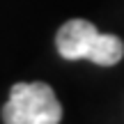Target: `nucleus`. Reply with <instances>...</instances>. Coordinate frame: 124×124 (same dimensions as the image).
I'll use <instances>...</instances> for the list:
<instances>
[{
  "label": "nucleus",
  "mask_w": 124,
  "mask_h": 124,
  "mask_svg": "<svg viewBox=\"0 0 124 124\" xmlns=\"http://www.w3.org/2000/svg\"><path fill=\"white\" fill-rule=\"evenodd\" d=\"M60 55L67 60H90L99 67H113L122 60L124 44L115 35H103L85 18H71L55 37Z\"/></svg>",
  "instance_id": "1"
},
{
  "label": "nucleus",
  "mask_w": 124,
  "mask_h": 124,
  "mask_svg": "<svg viewBox=\"0 0 124 124\" xmlns=\"http://www.w3.org/2000/svg\"><path fill=\"white\" fill-rule=\"evenodd\" d=\"M62 106L46 83H16L2 106L5 124H60Z\"/></svg>",
  "instance_id": "2"
}]
</instances>
